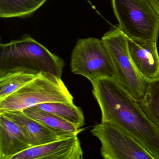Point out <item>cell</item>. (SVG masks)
I'll return each instance as SVG.
<instances>
[{
    "mask_svg": "<svg viewBox=\"0 0 159 159\" xmlns=\"http://www.w3.org/2000/svg\"><path fill=\"white\" fill-rule=\"evenodd\" d=\"M92 84L93 94L102 113L101 122L120 127L154 159H159V127L146 115L138 100L115 79L100 78Z\"/></svg>",
    "mask_w": 159,
    "mask_h": 159,
    "instance_id": "cell-1",
    "label": "cell"
},
{
    "mask_svg": "<svg viewBox=\"0 0 159 159\" xmlns=\"http://www.w3.org/2000/svg\"><path fill=\"white\" fill-rule=\"evenodd\" d=\"M64 66L63 59L29 35L0 44V74L22 70L61 78Z\"/></svg>",
    "mask_w": 159,
    "mask_h": 159,
    "instance_id": "cell-2",
    "label": "cell"
},
{
    "mask_svg": "<svg viewBox=\"0 0 159 159\" xmlns=\"http://www.w3.org/2000/svg\"><path fill=\"white\" fill-rule=\"evenodd\" d=\"M73 98L61 78L41 73L17 92L0 101V113L21 111L43 103H73Z\"/></svg>",
    "mask_w": 159,
    "mask_h": 159,
    "instance_id": "cell-3",
    "label": "cell"
},
{
    "mask_svg": "<svg viewBox=\"0 0 159 159\" xmlns=\"http://www.w3.org/2000/svg\"><path fill=\"white\" fill-rule=\"evenodd\" d=\"M118 28L128 39L157 42L159 16L149 0H111Z\"/></svg>",
    "mask_w": 159,
    "mask_h": 159,
    "instance_id": "cell-4",
    "label": "cell"
},
{
    "mask_svg": "<svg viewBox=\"0 0 159 159\" xmlns=\"http://www.w3.org/2000/svg\"><path fill=\"white\" fill-rule=\"evenodd\" d=\"M101 39L112 59L116 80L137 100L143 99L148 80L137 70L130 58L126 36L115 27L105 33Z\"/></svg>",
    "mask_w": 159,
    "mask_h": 159,
    "instance_id": "cell-5",
    "label": "cell"
},
{
    "mask_svg": "<svg viewBox=\"0 0 159 159\" xmlns=\"http://www.w3.org/2000/svg\"><path fill=\"white\" fill-rule=\"evenodd\" d=\"M72 73L88 79L91 83L100 78L116 79L111 57L102 39H80L72 51L70 61Z\"/></svg>",
    "mask_w": 159,
    "mask_h": 159,
    "instance_id": "cell-6",
    "label": "cell"
},
{
    "mask_svg": "<svg viewBox=\"0 0 159 159\" xmlns=\"http://www.w3.org/2000/svg\"><path fill=\"white\" fill-rule=\"evenodd\" d=\"M101 143L106 159H154L130 134L111 123L101 122L91 131Z\"/></svg>",
    "mask_w": 159,
    "mask_h": 159,
    "instance_id": "cell-7",
    "label": "cell"
},
{
    "mask_svg": "<svg viewBox=\"0 0 159 159\" xmlns=\"http://www.w3.org/2000/svg\"><path fill=\"white\" fill-rule=\"evenodd\" d=\"M0 114L10 118L19 125L32 147L79 134L77 133L63 132L50 128L28 116L21 111H8Z\"/></svg>",
    "mask_w": 159,
    "mask_h": 159,
    "instance_id": "cell-8",
    "label": "cell"
},
{
    "mask_svg": "<svg viewBox=\"0 0 159 159\" xmlns=\"http://www.w3.org/2000/svg\"><path fill=\"white\" fill-rule=\"evenodd\" d=\"M83 152L78 135L31 147L12 159H82Z\"/></svg>",
    "mask_w": 159,
    "mask_h": 159,
    "instance_id": "cell-9",
    "label": "cell"
},
{
    "mask_svg": "<svg viewBox=\"0 0 159 159\" xmlns=\"http://www.w3.org/2000/svg\"><path fill=\"white\" fill-rule=\"evenodd\" d=\"M127 38L128 52L137 70L147 80L159 77L157 42Z\"/></svg>",
    "mask_w": 159,
    "mask_h": 159,
    "instance_id": "cell-10",
    "label": "cell"
},
{
    "mask_svg": "<svg viewBox=\"0 0 159 159\" xmlns=\"http://www.w3.org/2000/svg\"><path fill=\"white\" fill-rule=\"evenodd\" d=\"M31 147L19 125L0 114V159H12L16 154Z\"/></svg>",
    "mask_w": 159,
    "mask_h": 159,
    "instance_id": "cell-11",
    "label": "cell"
},
{
    "mask_svg": "<svg viewBox=\"0 0 159 159\" xmlns=\"http://www.w3.org/2000/svg\"><path fill=\"white\" fill-rule=\"evenodd\" d=\"M39 74L25 70H10L0 74V101L17 92Z\"/></svg>",
    "mask_w": 159,
    "mask_h": 159,
    "instance_id": "cell-12",
    "label": "cell"
},
{
    "mask_svg": "<svg viewBox=\"0 0 159 159\" xmlns=\"http://www.w3.org/2000/svg\"><path fill=\"white\" fill-rule=\"evenodd\" d=\"M47 0H0V17L28 16L39 9Z\"/></svg>",
    "mask_w": 159,
    "mask_h": 159,
    "instance_id": "cell-13",
    "label": "cell"
},
{
    "mask_svg": "<svg viewBox=\"0 0 159 159\" xmlns=\"http://www.w3.org/2000/svg\"><path fill=\"white\" fill-rule=\"evenodd\" d=\"M35 107L57 115L79 128H81L84 125L83 112L80 108L76 107L73 103L51 102L39 104Z\"/></svg>",
    "mask_w": 159,
    "mask_h": 159,
    "instance_id": "cell-14",
    "label": "cell"
},
{
    "mask_svg": "<svg viewBox=\"0 0 159 159\" xmlns=\"http://www.w3.org/2000/svg\"><path fill=\"white\" fill-rule=\"evenodd\" d=\"M23 111L28 116L41 123L58 131L79 134L84 129L79 128L57 115L44 111L36 107L28 108Z\"/></svg>",
    "mask_w": 159,
    "mask_h": 159,
    "instance_id": "cell-15",
    "label": "cell"
},
{
    "mask_svg": "<svg viewBox=\"0 0 159 159\" xmlns=\"http://www.w3.org/2000/svg\"><path fill=\"white\" fill-rule=\"evenodd\" d=\"M138 101L146 115L159 127V77L148 80L145 96Z\"/></svg>",
    "mask_w": 159,
    "mask_h": 159,
    "instance_id": "cell-16",
    "label": "cell"
},
{
    "mask_svg": "<svg viewBox=\"0 0 159 159\" xmlns=\"http://www.w3.org/2000/svg\"><path fill=\"white\" fill-rule=\"evenodd\" d=\"M149 1L159 16V0H149Z\"/></svg>",
    "mask_w": 159,
    "mask_h": 159,
    "instance_id": "cell-17",
    "label": "cell"
}]
</instances>
